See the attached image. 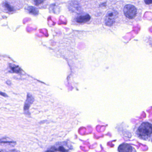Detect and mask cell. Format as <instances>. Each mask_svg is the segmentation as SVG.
I'll use <instances>...</instances> for the list:
<instances>
[{
    "label": "cell",
    "instance_id": "4",
    "mask_svg": "<svg viewBox=\"0 0 152 152\" xmlns=\"http://www.w3.org/2000/svg\"><path fill=\"white\" fill-rule=\"evenodd\" d=\"M117 15V12L114 10L109 11L105 19V22L107 25L111 26L114 23Z\"/></svg>",
    "mask_w": 152,
    "mask_h": 152
},
{
    "label": "cell",
    "instance_id": "1",
    "mask_svg": "<svg viewBox=\"0 0 152 152\" xmlns=\"http://www.w3.org/2000/svg\"><path fill=\"white\" fill-rule=\"evenodd\" d=\"M132 133L139 139L150 141L152 137V123L148 121L138 122L133 126Z\"/></svg>",
    "mask_w": 152,
    "mask_h": 152
},
{
    "label": "cell",
    "instance_id": "15",
    "mask_svg": "<svg viewBox=\"0 0 152 152\" xmlns=\"http://www.w3.org/2000/svg\"><path fill=\"white\" fill-rule=\"evenodd\" d=\"M45 152H55L54 150H47V151H45Z\"/></svg>",
    "mask_w": 152,
    "mask_h": 152
},
{
    "label": "cell",
    "instance_id": "16",
    "mask_svg": "<svg viewBox=\"0 0 152 152\" xmlns=\"http://www.w3.org/2000/svg\"><path fill=\"white\" fill-rule=\"evenodd\" d=\"M0 152H4V151L3 150H1V151H0Z\"/></svg>",
    "mask_w": 152,
    "mask_h": 152
},
{
    "label": "cell",
    "instance_id": "7",
    "mask_svg": "<svg viewBox=\"0 0 152 152\" xmlns=\"http://www.w3.org/2000/svg\"><path fill=\"white\" fill-rule=\"evenodd\" d=\"M90 16L88 14H82L78 15L76 17V21L78 23H84L90 20Z\"/></svg>",
    "mask_w": 152,
    "mask_h": 152
},
{
    "label": "cell",
    "instance_id": "17",
    "mask_svg": "<svg viewBox=\"0 0 152 152\" xmlns=\"http://www.w3.org/2000/svg\"><path fill=\"white\" fill-rule=\"evenodd\" d=\"M150 141H151V142H152V137L151 138V140H150Z\"/></svg>",
    "mask_w": 152,
    "mask_h": 152
},
{
    "label": "cell",
    "instance_id": "3",
    "mask_svg": "<svg viewBox=\"0 0 152 152\" xmlns=\"http://www.w3.org/2000/svg\"><path fill=\"white\" fill-rule=\"evenodd\" d=\"M124 15L129 19H133L137 14V10L136 7L131 4L125 5L124 9Z\"/></svg>",
    "mask_w": 152,
    "mask_h": 152
},
{
    "label": "cell",
    "instance_id": "8",
    "mask_svg": "<svg viewBox=\"0 0 152 152\" xmlns=\"http://www.w3.org/2000/svg\"><path fill=\"white\" fill-rule=\"evenodd\" d=\"M26 11L31 15H34V16H36L38 14V10L33 6H28L25 9Z\"/></svg>",
    "mask_w": 152,
    "mask_h": 152
},
{
    "label": "cell",
    "instance_id": "13",
    "mask_svg": "<svg viewBox=\"0 0 152 152\" xmlns=\"http://www.w3.org/2000/svg\"><path fill=\"white\" fill-rule=\"evenodd\" d=\"M0 95L1 96H3L4 97H8V95L6 94L5 93H4V92H2L0 91Z\"/></svg>",
    "mask_w": 152,
    "mask_h": 152
},
{
    "label": "cell",
    "instance_id": "14",
    "mask_svg": "<svg viewBox=\"0 0 152 152\" xmlns=\"http://www.w3.org/2000/svg\"><path fill=\"white\" fill-rule=\"evenodd\" d=\"M9 152H18L17 151L16 149H13V150H10V151H9Z\"/></svg>",
    "mask_w": 152,
    "mask_h": 152
},
{
    "label": "cell",
    "instance_id": "12",
    "mask_svg": "<svg viewBox=\"0 0 152 152\" xmlns=\"http://www.w3.org/2000/svg\"><path fill=\"white\" fill-rule=\"evenodd\" d=\"M145 2L147 4H152V0H145Z\"/></svg>",
    "mask_w": 152,
    "mask_h": 152
},
{
    "label": "cell",
    "instance_id": "10",
    "mask_svg": "<svg viewBox=\"0 0 152 152\" xmlns=\"http://www.w3.org/2000/svg\"><path fill=\"white\" fill-rule=\"evenodd\" d=\"M9 67L10 68L13 73H21V69L18 66L11 65H10Z\"/></svg>",
    "mask_w": 152,
    "mask_h": 152
},
{
    "label": "cell",
    "instance_id": "11",
    "mask_svg": "<svg viewBox=\"0 0 152 152\" xmlns=\"http://www.w3.org/2000/svg\"><path fill=\"white\" fill-rule=\"evenodd\" d=\"M45 0H32L33 4L36 6H39L43 3Z\"/></svg>",
    "mask_w": 152,
    "mask_h": 152
},
{
    "label": "cell",
    "instance_id": "9",
    "mask_svg": "<svg viewBox=\"0 0 152 152\" xmlns=\"http://www.w3.org/2000/svg\"><path fill=\"white\" fill-rule=\"evenodd\" d=\"M0 144H6L11 145V144H16V141L12 140H8L7 138L4 137L0 139Z\"/></svg>",
    "mask_w": 152,
    "mask_h": 152
},
{
    "label": "cell",
    "instance_id": "6",
    "mask_svg": "<svg viewBox=\"0 0 152 152\" xmlns=\"http://www.w3.org/2000/svg\"><path fill=\"white\" fill-rule=\"evenodd\" d=\"M34 101V98L30 93H28L27 96L26 100L24 104V111L25 114L29 115L30 113L29 112V108L31 104Z\"/></svg>",
    "mask_w": 152,
    "mask_h": 152
},
{
    "label": "cell",
    "instance_id": "2",
    "mask_svg": "<svg viewBox=\"0 0 152 152\" xmlns=\"http://www.w3.org/2000/svg\"><path fill=\"white\" fill-rule=\"evenodd\" d=\"M22 0H3L0 4V10L8 14H12L24 6Z\"/></svg>",
    "mask_w": 152,
    "mask_h": 152
},
{
    "label": "cell",
    "instance_id": "5",
    "mask_svg": "<svg viewBox=\"0 0 152 152\" xmlns=\"http://www.w3.org/2000/svg\"><path fill=\"white\" fill-rule=\"evenodd\" d=\"M119 152H137L134 147L128 143H123L118 147Z\"/></svg>",
    "mask_w": 152,
    "mask_h": 152
}]
</instances>
